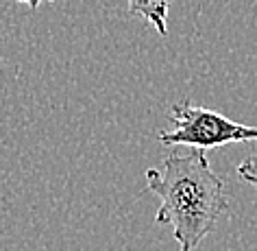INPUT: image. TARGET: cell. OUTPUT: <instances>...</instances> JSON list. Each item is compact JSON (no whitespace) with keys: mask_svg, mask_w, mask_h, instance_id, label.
Wrapping results in <instances>:
<instances>
[{"mask_svg":"<svg viewBox=\"0 0 257 251\" xmlns=\"http://www.w3.org/2000/svg\"><path fill=\"white\" fill-rule=\"evenodd\" d=\"M146 186L159 199L155 223L170 225L179 251H194L229 210L224 182L201 149L172 153L159 169H149Z\"/></svg>","mask_w":257,"mask_h":251,"instance_id":"1","label":"cell"},{"mask_svg":"<svg viewBox=\"0 0 257 251\" xmlns=\"http://www.w3.org/2000/svg\"><path fill=\"white\" fill-rule=\"evenodd\" d=\"M168 118L170 131H159L157 140L164 146H192V149H218L231 142H257V127L240 125L209 107L192 105L190 101L175 103Z\"/></svg>","mask_w":257,"mask_h":251,"instance_id":"2","label":"cell"},{"mask_svg":"<svg viewBox=\"0 0 257 251\" xmlns=\"http://www.w3.org/2000/svg\"><path fill=\"white\" fill-rule=\"evenodd\" d=\"M168 9L170 0H126V14L146 20L164 37L168 35Z\"/></svg>","mask_w":257,"mask_h":251,"instance_id":"3","label":"cell"},{"mask_svg":"<svg viewBox=\"0 0 257 251\" xmlns=\"http://www.w3.org/2000/svg\"><path fill=\"white\" fill-rule=\"evenodd\" d=\"M237 177H240L242 182L250 184L253 188H257V153L246 157L240 166H237Z\"/></svg>","mask_w":257,"mask_h":251,"instance_id":"4","label":"cell"},{"mask_svg":"<svg viewBox=\"0 0 257 251\" xmlns=\"http://www.w3.org/2000/svg\"><path fill=\"white\" fill-rule=\"evenodd\" d=\"M16 3H24L29 9H33V11H35L42 3H55V0H16Z\"/></svg>","mask_w":257,"mask_h":251,"instance_id":"5","label":"cell"}]
</instances>
